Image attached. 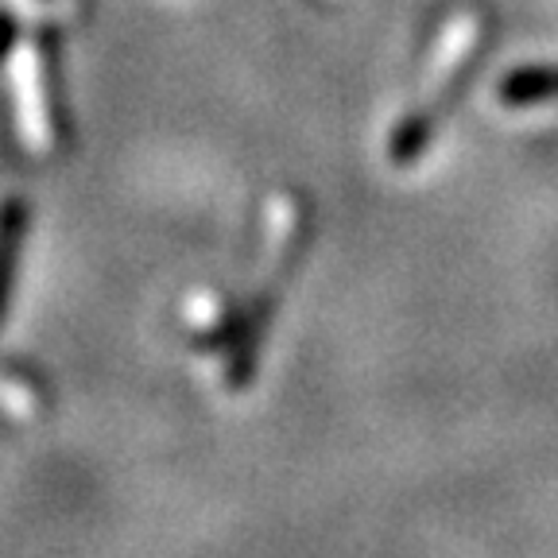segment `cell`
<instances>
[{"instance_id": "1", "label": "cell", "mask_w": 558, "mask_h": 558, "mask_svg": "<svg viewBox=\"0 0 558 558\" xmlns=\"http://www.w3.org/2000/svg\"><path fill=\"white\" fill-rule=\"evenodd\" d=\"M303 241H306L303 206L291 194H276L268 206V248H264L256 288L248 291V299H244V306L236 311L233 323H221V341H214V345H226V376L221 380H226L229 392H241L253 380L264 333H268L279 299L288 291L291 271H295L299 256H303Z\"/></svg>"}, {"instance_id": "2", "label": "cell", "mask_w": 558, "mask_h": 558, "mask_svg": "<svg viewBox=\"0 0 558 558\" xmlns=\"http://www.w3.org/2000/svg\"><path fill=\"white\" fill-rule=\"evenodd\" d=\"M485 39H488V24L481 12H462V16L446 27L435 54V66H430V78L423 82L415 105L400 117L392 140H388V159L396 167H411L427 151L435 132L453 113V105L462 101L473 70H477L481 51H485Z\"/></svg>"}, {"instance_id": "3", "label": "cell", "mask_w": 558, "mask_h": 558, "mask_svg": "<svg viewBox=\"0 0 558 558\" xmlns=\"http://www.w3.org/2000/svg\"><path fill=\"white\" fill-rule=\"evenodd\" d=\"M16 101H20V124L24 140L32 148L51 151L54 148V105L51 86L44 74V54L39 47H20L16 51Z\"/></svg>"}, {"instance_id": "4", "label": "cell", "mask_w": 558, "mask_h": 558, "mask_svg": "<svg viewBox=\"0 0 558 558\" xmlns=\"http://www.w3.org/2000/svg\"><path fill=\"white\" fill-rule=\"evenodd\" d=\"M20 236H24V206H20V202H4V206H0V318H4L12 271H16Z\"/></svg>"}, {"instance_id": "5", "label": "cell", "mask_w": 558, "mask_h": 558, "mask_svg": "<svg viewBox=\"0 0 558 558\" xmlns=\"http://www.w3.org/2000/svg\"><path fill=\"white\" fill-rule=\"evenodd\" d=\"M508 105H532L543 97H558V70H520L500 86Z\"/></svg>"}]
</instances>
